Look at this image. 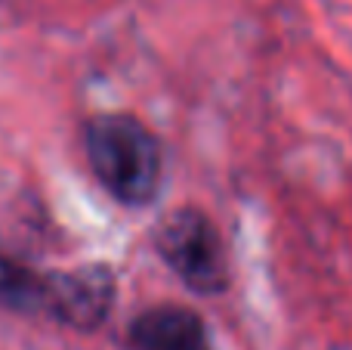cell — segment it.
<instances>
[{
  "label": "cell",
  "instance_id": "3957f363",
  "mask_svg": "<svg viewBox=\"0 0 352 350\" xmlns=\"http://www.w3.org/2000/svg\"><path fill=\"white\" fill-rule=\"evenodd\" d=\"M115 298L118 282L111 267L84 264L74 270H56L47 316L74 332H96L115 310Z\"/></svg>",
  "mask_w": 352,
  "mask_h": 350
},
{
  "label": "cell",
  "instance_id": "5b68a950",
  "mask_svg": "<svg viewBox=\"0 0 352 350\" xmlns=\"http://www.w3.org/2000/svg\"><path fill=\"white\" fill-rule=\"evenodd\" d=\"M50 298H53V273H37L10 254H0V310L47 316Z\"/></svg>",
  "mask_w": 352,
  "mask_h": 350
},
{
  "label": "cell",
  "instance_id": "6da1fadb",
  "mask_svg": "<svg viewBox=\"0 0 352 350\" xmlns=\"http://www.w3.org/2000/svg\"><path fill=\"white\" fill-rule=\"evenodd\" d=\"M84 152L105 192L127 208L152 205L164 186V149L133 115H96L84 124Z\"/></svg>",
  "mask_w": 352,
  "mask_h": 350
},
{
  "label": "cell",
  "instance_id": "277c9868",
  "mask_svg": "<svg viewBox=\"0 0 352 350\" xmlns=\"http://www.w3.org/2000/svg\"><path fill=\"white\" fill-rule=\"evenodd\" d=\"M127 341L130 350H213L204 320L179 304H158L133 316Z\"/></svg>",
  "mask_w": 352,
  "mask_h": 350
},
{
  "label": "cell",
  "instance_id": "7a4b0ae2",
  "mask_svg": "<svg viewBox=\"0 0 352 350\" xmlns=\"http://www.w3.org/2000/svg\"><path fill=\"white\" fill-rule=\"evenodd\" d=\"M155 251L188 291L217 298L229 289V260L217 223L201 208L182 205L155 229Z\"/></svg>",
  "mask_w": 352,
  "mask_h": 350
}]
</instances>
